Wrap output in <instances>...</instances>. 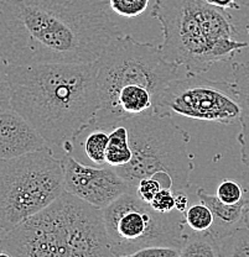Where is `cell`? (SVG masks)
Instances as JSON below:
<instances>
[{
  "label": "cell",
  "instance_id": "obj_22",
  "mask_svg": "<svg viewBox=\"0 0 249 257\" xmlns=\"http://www.w3.org/2000/svg\"><path fill=\"white\" fill-rule=\"evenodd\" d=\"M216 195L226 204H235L244 198L242 186L231 179H224L218 184Z\"/></svg>",
  "mask_w": 249,
  "mask_h": 257
},
{
  "label": "cell",
  "instance_id": "obj_10",
  "mask_svg": "<svg viewBox=\"0 0 249 257\" xmlns=\"http://www.w3.org/2000/svg\"><path fill=\"white\" fill-rule=\"evenodd\" d=\"M66 192L85 202L104 209L123 194L132 191L125 179L111 166L87 165L79 162L71 154L62 155Z\"/></svg>",
  "mask_w": 249,
  "mask_h": 257
},
{
  "label": "cell",
  "instance_id": "obj_23",
  "mask_svg": "<svg viewBox=\"0 0 249 257\" xmlns=\"http://www.w3.org/2000/svg\"><path fill=\"white\" fill-rule=\"evenodd\" d=\"M12 106V84L9 78V64L0 57V110Z\"/></svg>",
  "mask_w": 249,
  "mask_h": 257
},
{
  "label": "cell",
  "instance_id": "obj_7",
  "mask_svg": "<svg viewBox=\"0 0 249 257\" xmlns=\"http://www.w3.org/2000/svg\"><path fill=\"white\" fill-rule=\"evenodd\" d=\"M65 189L62 160L52 146L0 160V232L2 236L39 213Z\"/></svg>",
  "mask_w": 249,
  "mask_h": 257
},
{
  "label": "cell",
  "instance_id": "obj_8",
  "mask_svg": "<svg viewBox=\"0 0 249 257\" xmlns=\"http://www.w3.org/2000/svg\"><path fill=\"white\" fill-rule=\"evenodd\" d=\"M113 257H133L149 246H170L181 250L189 227L184 213L162 214L143 202L132 189L103 209Z\"/></svg>",
  "mask_w": 249,
  "mask_h": 257
},
{
  "label": "cell",
  "instance_id": "obj_21",
  "mask_svg": "<svg viewBox=\"0 0 249 257\" xmlns=\"http://www.w3.org/2000/svg\"><path fill=\"white\" fill-rule=\"evenodd\" d=\"M150 0H108L112 12L120 18L133 19L146 12Z\"/></svg>",
  "mask_w": 249,
  "mask_h": 257
},
{
  "label": "cell",
  "instance_id": "obj_29",
  "mask_svg": "<svg viewBox=\"0 0 249 257\" xmlns=\"http://www.w3.org/2000/svg\"><path fill=\"white\" fill-rule=\"evenodd\" d=\"M0 237H2V232H0ZM0 256H4V255H3L2 251H0Z\"/></svg>",
  "mask_w": 249,
  "mask_h": 257
},
{
  "label": "cell",
  "instance_id": "obj_25",
  "mask_svg": "<svg viewBox=\"0 0 249 257\" xmlns=\"http://www.w3.org/2000/svg\"><path fill=\"white\" fill-rule=\"evenodd\" d=\"M180 250L170 246H149V247L139 250L134 253L133 257H179Z\"/></svg>",
  "mask_w": 249,
  "mask_h": 257
},
{
  "label": "cell",
  "instance_id": "obj_24",
  "mask_svg": "<svg viewBox=\"0 0 249 257\" xmlns=\"http://www.w3.org/2000/svg\"><path fill=\"white\" fill-rule=\"evenodd\" d=\"M150 205L154 210L162 214H169L175 210V194L170 188H161L154 199L150 202Z\"/></svg>",
  "mask_w": 249,
  "mask_h": 257
},
{
  "label": "cell",
  "instance_id": "obj_4",
  "mask_svg": "<svg viewBox=\"0 0 249 257\" xmlns=\"http://www.w3.org/2000/svg\"><path fill=\"white\" fill-rule=\"evenodd\" d=\"M151 16L161 26L164 41L159 47L164 58L187 73H206L249 47L237 39L229 13L206 0H156Z\"/></svg>",
  "mask_w": 249,
  "mask_h": 257
},
{
  "label": "cell",
  "instance_id": "obj_6",
  "mask_svg": "<svg viewBox=\"0 0 249 257\" xmlns=\"http://www.w3.org/2000/svg\"><path fill=\"white\" fill-rule=\"evenodd\" d=\"M96 64L101 108L91 125L103 127L118 122L117 95L123 87H146L154 94L155 104L166 85L183 76V67L166 61L159 46L136 41L130 35L116 37Z\"/></svg>",
  "mask_w": 249,
  "mask_h": 257
},
{
  "label": "cell",
  "instance_id": "obj_16",
  "mask_svg": "<svg viewBox=\"0 0 249 257\" xmlns=\"http://www.w3.org/2000/svg\"><path fill=\"white\" fill-rule=\"evenodd\" d=\"M133 157L129 130L123 120L109 126V143L107 147V166L118 168L128 165Z\"/></svg>",
  "mask_w": 249,
  "mask_h": 257
},
{
  "label": "cell",
  "instance_id": "obj_12",
  "mask_svg": "<svg viewBox=\"0 0 249 257\" xmlns=\"http://www.w3.org/2000/svg\"><path fill=\"white\" fill-rule=\"evenodd\" d=\"M196 194L201 202L205 203L211 209L215 216L212 227L208 231L216 239L222 241L233 230L244 224V213L248 204V198L244 197L235 204H226L217 195L206 192L202 187H197Z\"/></svg>",
  "mask_w": 249,
  "mask_h": 257
},
{
  "label": "cell",
  "instance_id": "obj_19",
  "mask_svg": "<svg viewBox=\"0 0 249 257\" xmlns=\"http://www.w3.org/2000/svg\"><path fill=\"white\" fill-rule=\"evenodd\" d=\"M184 216L187 227L196 232L208 231L215 221V216L211 209L200 199L191 203V205L184 213Z\"/></svg>",
  "mask_w": 249,
  "mask_h": 257
},
{
  "label": "cell",
  "instance_id": "obj_20",
  "mask_svg": "<svg viewBox=\"0 0 249 257\" xmlns=\"http://www.w3.org/2000/svg\"><path fill=\"white\" fill-rule=\"evenodd\" d=\"M161 188L171 189V181L166 175H156L140 179L135 187V193L143 202L150 204V202L161 191Z\"/></svg>",
  "mask_w": 249,
  "mask_h": 257
},
{
  "label": "cell",
  "instance_id": "obj_3",
  "mask_svg": "<svg viewBox=\"0 0 249 257\" xmlns=\"http://www.w3.org/2000/svg\"><path fill=\"white\" fill-rule=\"evenodd\" d=\"M0 251L13 257L113 256L103 209L68 192L3 235Z\"/></svg>",
  "mask_w": 249,
  "mask_h": 257
},
{
  "label": "cell",
  "instance_id": "obj_1",
  "mask_svg": "<svg viewBox=\"0 0 249 257\" xmlns=\"http://www.w3.org/2000/svg\"><path fill=\"white\" fill-rule=\"evenodd\" d=\"M108 0H0V57L9 66L95 63L120 35Z\"/></svg>",
  "mask_w": 249,
  "mask_h": 257
},
{
  "label": "cell",
  "instance_id": "obj_15",
  "mask_svg": "<svg viewBox=\"0 0 249 257\" xmlns=\"http://www.w3.org/2000/svg\"><path fill=\"white\" fill-rule=\"evenodd\" d=\"M116 108L118 121L151 111L154 110V94L143 85H125L118 93Z\"/></svg>",
  "mask_w": 249,
  "mask_h": 257
},
{
  "label": "cell",
  "instance_id": "obj_5",
  "mask_svg": "<svg viewBox=\"0 0 249 257\" xmlns=\"http://www.w3.org/2000/svg\"><path fill=\"white\" fill-rule=\"evenodd\" d=\"M122 120L129 130L133 157L128 165L116 170L133 189L145 177L166 175L174 193L196 191L197 186L190 182L194 159L186 149L191 141L189 131L171 116L154 110Z\"/></svg>",
  "mask_w": 249,
  "mask_h": 257
},
{
  "label": "cell",
  "instance_id": "obj_13",
  "mask_svg": "<svg viewBox=\"0 0 249 257\" xmlns=\"http://www.w3.org/2000/svg\"><path fill=\"white\" fill-rule=\"evenodd\" d=\"M108 143L109 127L90 125L76 136L68 154L82 163L103 167L107 166Z\"/></svg>",
  "mask_w": 249,
  "mask_h": 257
},
{
  "label": "cell",
  "instance_id": "obj_17",
  "mask_svg": "<svg viewBox=\"0 0 249 257\" xmlns=\"http://www.w3.org/2000/svg\"><path fill=\"white\" fill-rule=\"evenodd\" d=\"M181 257L207 256L222 257L221 241L216 239L210 231L196 232L189 229L184 245L180 250Z\"/></svg>",
  "mask_w": 249,
  "mask_h": 257
},
{
  "label": "cell",
  "instance_id": "obj_30",
  "mask_svg": "<svg viewBox=\"0 0 249 257\" xmlns=\"http://www.w3.org/2000/svg\"><path fill=\"white\" fill-rule=\"evenodd\" d=\"M248 32H249V28H248Z\"/></svg>",
  "mask_w": 249,
  "mask_h": 257
},
{
  "label": "cell",
  "instance_id": "obj_11",
  "mask_svg": "<svg viewBox=\"0 0 249 257\" xmlns=\"http://www.w3.org/2000/svg\"><path fill=\"white\" fill-rule=\"evenodd\" d=\"M47 146L49 143L15 109L0 110V160L14 159Z\"/></svg>",
  "mask_w": 249,
  "mask_h": 257
},
{
  "label": "cell",
  "instance_id": "obj_14",
  "mask_svg": "<svg viewBox=\"0 0 249 257\" xmlns=\"http://www.w3.org/2000/svg\"><path fill=\"white\" fill-rule=\"evenodd\" d=\"M231 82L240 105V133L237 136L240 146V160L249 167V62L232 64Z\"/></svg>",
  "mask_w": 249,
  "mask_h": 257
},
{
  "label": "cell",
  "instance_id": "obj_9",
  "mask_svg": "<svg viewBox=\"0 0 249 257\" xmlns=\"http://www.w3.org/2000/svg\"><path fill=\"white\" fill-rule=\"evenodd\" d=\"M154 111L162 116L189 117L200 121L231 125L239 121L240 105L232 82L205 79L185 72L160 93Z\"/></svg>",
  "mask_w": 249,
  "mask_h": 257
},
{
  "label": "cell",
  "instance_id": "obj_28",
  "mask_svg": "<svg viewBox=\"0 0 249 257\" xmlns=\"http://www.w3.org/2000/svg\"><path fill=\"white\" fill-rule=\"evenodd\" d=\"M238 3H239L240 8L244 7V8H248V9H249V0H238Z\"/></svg>",
  "mask_w": 249,
  "mask_h": 257
},
{
  "label": "cell",
  "instance_id": "obj_26",
  "mask_svg": "<svg viewBox=\"0 0 249 257\" xmlns=\"http://www.w3.org/2000/svg\"><path fill=\"white\" fill-rule=\"evenodd\" d=\"M208 4H211L212 7L218 8V9H223V10H239L240 5L238 3V0H206Z\"/></svg>",
  "mask_w": 249,
  "mask_h": 257
},
{
  "label": "cell",
  "instance_id": "obj_27",
  "mask_svg": "<svg viewBox=\"0 0 249 257\" xmlns=\"http://www.w3.org/2000/svg\"><path fill=\"white\" fill-rule=\"evenodd\" d=\"M244 225H247L249 227V198H248V204H247V208H245V213H244Z\"/></svg>",
  "mask_w": 249,
  "mask_h": 257
},
{
  "label": "cell",
  "instance_id": "obj_2",
  "mask_svg": "<svg viewBox=\"0 0 249 257\" xmlns=\"http://www.w3.org/2000/svg\"><path fill=\"white\" fill-rule=\"evenodd\" d=\"M9 78L13 109L62 154L101 108L96 62L9 66Z\"/></svg>",
  "mask_w": 249,
  "mask_h": 257
},
{
  "label": "cell",
  "instance_id": "obj_18",
  "mask_svg": "<svg viewBox=\"0 0 249 257\" xmlns=\"http://www.w3.org/2000/svg\"><path fill=\"white\" fill-rule=\"evenodd\" d=\"M222 257H249V227L238 226L221 241Z\"/></svg>",
  "mask_w": 249,
  "mask_h": 257
}]
</instances>
